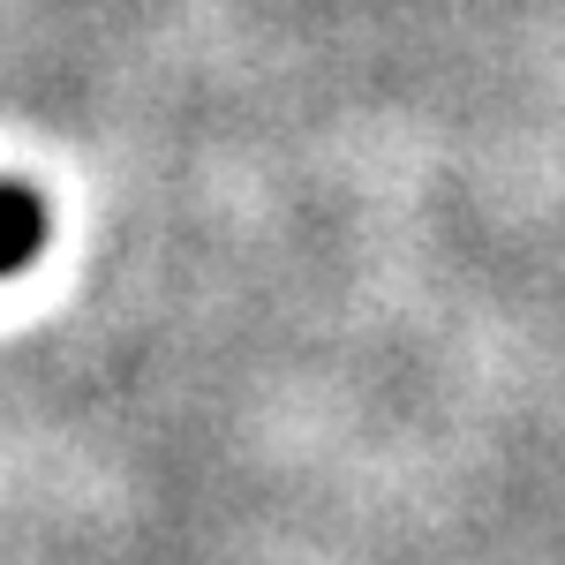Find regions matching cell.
I'll list each match as a JSON object with an SVG mask.
<instances>
[{
  "label": "cell",
  "mask_w": 565,
  "mask_h": 565,
  "mask_svg": "<svg viewBox=\"0 0 565 565\" xmlns=\"http://www.w3.org/2000/svg\"><path fill=\"white\" fill-rule=\"evenodd\" d=\"M39 242H45V204L31 189H8L0 181V279H15L23 264L39 257Z\"/></svg>",
  "instance_id": "cell-1"
}]
</instances>
